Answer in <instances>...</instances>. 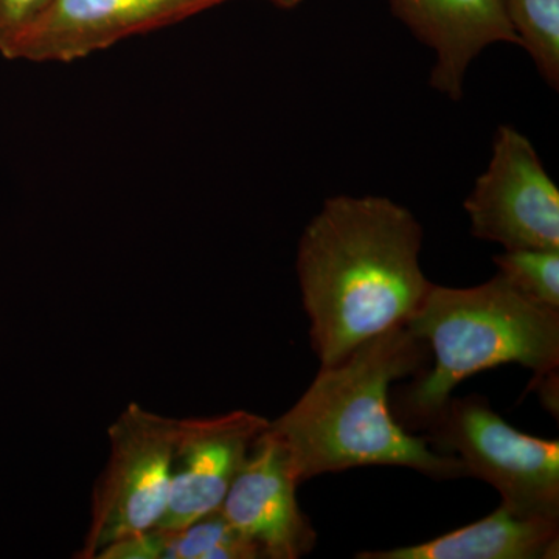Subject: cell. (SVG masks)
Listing matches in <instances>:
<instances>
[{
    "label": "cell",
    "instance_id": "cell-1",
    "mask_svg": "<svg viewBox=\"0 0 559 559\" xmlns=\"http://www.w3.org/2000/svg\"><path fill=\"white\" fill-rule=\"evenodd\" d=\"M421 245L414 213L389 198L340 194L323 202L297 250L301 300L322 367L417 312L432 286L419 264Z\"/></svg>",
    "mask_w": 559,
    "mask_h": 559
},
{
    "label": "cell",
    "instance_id": "cell-2",
    "mask_svg": "<svg viewBox=\"0 0 559 559\" xmlns=\"http://www.w3.org/2000/svg\"><path fill=\"white\" fill-rule=\"evenodd\" d=\"M428 349L401 325L320 369L301 399L270 423L300 484L360 466H404L437 480L468 476L455 455L407 432L389 404L392 382L423 370Z\"/></svg>",
    "mask_w": 559,
    "mask_h": 559
},
{
    "label": "cell",
    "instance_id": "cell-3",
    "mask_svg": "<svg viewBox=\"0 0 559 559\" xmlns=\"http://www.w3.org/2000/svg\"><path fill=\"white\" fill-rule=\"evenodd\" d=\"M433 353L432 369L401 400L403 417L428 426L460 382L503 364L547 378L559 367V310L543 307L496 275L474 288L430 286L406 323Z\"/></svg>",
    "mask_w": 559,
    "mask_h": 559
},
{
    "label": "cell",
    "instance_id": "cell-4",
    "mask_svg": "<svg viewBox=\"0 0 559 559\" xmlns=\"http://www.w3.org/2000/svg\"><path fill=\"white\" fill-rule=\"evenodd\" d=\"M178 418L131 403L109 426V459L92 492L80 559H98L120 540L150 532L167 511Z\"/></svg>",
    "mask_w": 559,
    "mask_h": 559
},
{
    "label": "cell",
    "instance_id": "cell-5",
    "mask_svg": "<svg viewBox=\"0 0 559 559\" xmlns=\"http://www.w3.org/2000/svg\"><path fill=\"white\" fill-rule=\"evenodd\" d=\"M432 441L455 454L468 476L524 516L559 521V443L510 426L481 396L451 399L429 423Z\"/></svg>",
    "mask_w": 559,
    "mask_h": 559
},
{
    "label": "cell",
    "instance_id": "cell-6",
    "mask_svg": "<svg viewBox=\"0 0 559 559\" xmlns=\"http://www.w3.org/2000/svg\"><path fill=\"white\" fill-rule=\"evenodd\" d=\"M471 234L506 250L559 249V190L538 151L518 128L502 124L487 170L465 200Z\"/></svg>",
    "mask_w": 559,
    "mask_h": 559
},
{
    "label": "cell",
    "instance_id": "cell-7",
    "mask_svg": "<svg viewBox=\"0 0 559 559\" xmlns=\"http://www.w3.org/2000/svg\"><path fill=\"white\" fill-rule=\"evenodd\" d=\"M231 0H55L5 60L73 62Z\"/></svg>",
    "mask_w": 559,
    "mask_h": 559
},
{
    "label": "cell",
    "instance_id": "cell-8",
    "mask_svg": "<svg viewBox=\"0 0 559 559\" xmlns=\"http://www.w3.org/2000/svg\"><path fill=\"white\" fill-rule=\"evenodd\" d=\"M270 419L248 411L178 421L171 484L160 528H180L219 510Z\"/></svg>",
    "mask_w": 559,
    "mask_h": 559
},
{
    "label": "cell",
    "instance_id": "cell-9",
    "mask_svg": "<svg viewBox=\"0 0 559 559\" xmlns=\"http://www.w3.org/2000/svg\"><path fill=\"white\" fill-rule=\"evenodd\" d=\"M299 485L288 450L267 428L219 509L260 559H297L314 549L318 533L297 502Z\"/></svg>",
    "mask_w": 559,
    "mask_h": 559
},
{
    "label": "cell",
    "instance_id": "cell-10",
    "mask_svg": "<svg viewBox=\"0 0 559 559\" xmlns=\"http://www.w3.org/2000/svg\"><path fill=\"white\" fill-rule=\"evenodd\" d=\"M393 14L436 53L432 90L460 102L469 66L489 46L516 44L503 0H389Z\"/></svg>",
    "mask_w": 559,
    "mask_h": 559
},
{
    "label": "cell",
    "instance_id": "cell-11",
    "mask_svg": "<svg viewBox=\"0 0 559 559\" xmlns=\"http://www.w3.org/2000/svg\"><path fill=\"white\" fill-rule=\"evenodd\" d=\"M559 554V521L524 516L500 503L484 520L439 538L358 559H551Z\"/></svg>",
    "mask_w": 559,
    "mask_h": 559
},
{
    "label": "cell",
    "instance_id": "cell-12",
    "mask_svg": "<svg viewBox=\"0 0 559 559\" xmlns=\"http://www.w3.org/2000/svg\"><path fill=\"white\" fill-rule=\"evenodd\" d=\"M98 559H260V554L216 510L186 527H156L120 540Z\"/></svg>",
    "mask_w": 559,
    "mask_h": 559
},
{
    "label": "cell",
    "instance_id": "cell-13",
    "mask_svg": "<svg viewBox=\"0 0 559 559\" xmlns=\"http://www.w3.org/2000/svg\"><path fill=\"white\" fill-rule=\"evenodd\" d=\"M518 46L535 62L540 79L559 90V0H503Z\"/></svg>",
    "mask_w": 559,
    "mask_h": 559
},
{
    "label": "cell",
    "instance_id": "cell-14",
    "mask_svg": "<svg viewBox=\"0 0 559 559\" xmlns=\"http://www.w3.org/2000/svg\"><path fill=\"white\" fill-rule=\"evenodd\" d=\"M495 263L498 274L530 300L559 310V249L506 250Z\"/></svg>",
    "mask_w": 559,
    "mask_h": 559
},
{
    "label": "cell",
    "instance_id": "cell-15",
    "mask_svg": "<svg viewBox=\"0 0 559 559\" xmlns=\"http://www.w3.org/2000/svg\"><path fill=\"white\" fill-rule=\"evenodd\" d=\"M55 0H0V57L49 11Z\"/></svg>",
    "mask_w": 559,
    "mask_h": 559
},
{
    "label": "cell",
    "instance_id": "cell-16",
    "mask_svg": "<svg viewBox=\"0 0 559 559\" xmlns=\"http://www.w3.org/2000/svg\"><path fill=\"white\" fill-rule=\"evenodd\" d=\"M272 5L277 7L280 10H294L299 7L304 0H267Z\"/></svg>",
    "mask_w": 559,
    "mask_h": 559
}]
</instances>
